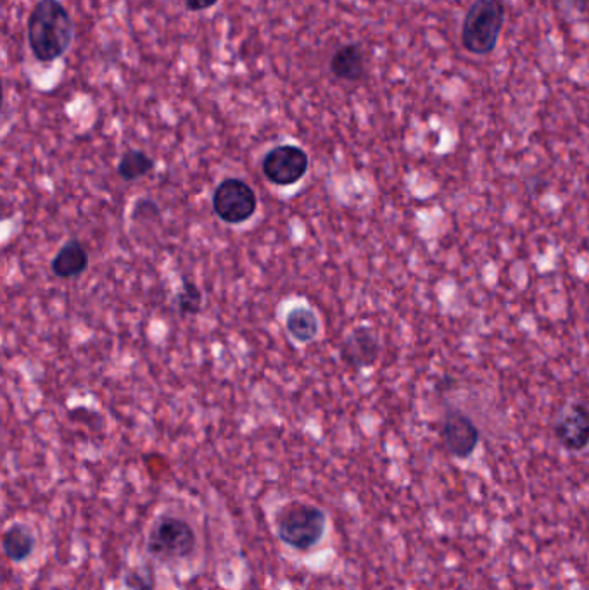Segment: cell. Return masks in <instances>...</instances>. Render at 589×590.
<instances>
[{"mask_svg": "<svg viewBox=\"0 0 589 590\" xmlns=\"http://www.w3.org/2000/svg\"><path fill=\"white\" fill-rule=\"evenodd\" d=\"M88 262H90V258H88L84 244L73 238L58 250L54 259H52L51 270L58 279H76L79 274L85 273Z\"/></svg>", "mask_w": 589, "mask_h": 590, "instance_id": "cell-11", "label": "cell"}, {"mask_svg": "<svg viewBox=\"0 0 589 590\" xmlns=\"http://www.w3.org/2000/svg\"><path fill=\"white\" fill-rule=\"evenodd\" d=\"M220 0H182V4L185 5L191 13H203L208 9L214 8Z\"/></svg>", "mask_w": 589, "mask_h": 590, "instance_id": "cell-18", "label": "cell"}, {"mask_svg": "<svg viewBox=\"0 0 589 590\" xmlns=\"http://www.w3.org/2000/svg\"><path fill=\"white\" fill-rule=\"evenodd\" d=\"M505 22L502 0H476L462 26V46L470 54L488 56L496 49Z\"/></svg>", "mask_w": 589, "mask_h": 590, "instance_id": "cell-3", "label": "cell"}, {"mask_svg": "<svg viewBox=\"0 0 589 590\" xmlns=\"http://www.w3.org/2000/svg\"><path fill=\"white\" fill-rule=\"evenodd\" d=\"M159 214H161L159 206L156 205L155 200L147 199V197L138 199L134 205V209H132V220L135 221L158 220Z\"/></svg>", "mask_w": 589, "mask_h": 590, "instance_id": "cell-17", "label": "cell"}, {"mask_svg": "<svg viewBox=\"0 0 589 590\" xmlns=\"http://www.w3.org/2000/svg\"><path fill=\"white\" fill-rule=\"evenodd\" d=\"M277 536L289 548L308 553L326 536L327 516L314 504L294 501L282 507L275 520Z\"/></svg>", "mask_w": 589, "mask_h": 590, "instance_id": "cell-2", "label": "cell"}, {"mask_svg": "<svg viewBox=\"0 0 589 590\" xmlns=\"http://www.w3.org/2000/svg\"><path fill=\"white\" fill-rule=\"evenodd\" d=\"M258 197L255 188L241 179H225L213 194V211L226 225H243L255 217Z\"/></svg>", "mask_w": 589, "mask_h": 590, "instance_id": "cell-5", "label": "cell"}, {"mask_svg": "<svg viewBox=\"0 0 589 590\" xmlns=\"http://www.w3.org/2000/svg\"><path fill=\"white\" fill-rule=\"evenodd\" d=\"M285 329L294 341L299 344H309L318 337L320 321H318L317 312L314 309L308 306H296L287 312Z\"/></svg>", "mask_w": 589, "mask_h": 590, "instance_id": "cell-13", "label": "cell"}, {"mask_svg": "<svg viewBox=\"0 0 589 590\" xmlns=\"http://www.w3.org/2000/svg\"><path fill=\"white\" fill-rule=\"evenodd\" d=\"M125 586L130 590H156L155 568L149 565L130 569L125 575Z\"/></svg>", "mask_w": 589, "mask_h": 590, "instance_id": "cell-16", "label": "cell"}, {"mask_svg": "<svg viewBox=\"0 0 589 590\" xmlns=\"http://www.w3.org/2000/svg\"><path fill=\"white\" fill-rule=\"evenodd\" d=\"M152 170H155V159L146 155L144 150H126L120 162H118V175L122 176L125 182L144 179Z\"/></svg>", "mask_w": 589, "mask_h": 590, "instance_id": "cell-14", "label": "cell"}, {"mask_svg": "<svg viewBox=\"0 0 589 590\" xmlns=\"http://www.w3.org/2000/svg\"><path fill=\"white\" fill-rule=\"evenodd\" d=\"M565 2H567L568 8L576 9L579 13H586L589 8V0H565Z\"/></svg>", "mask_w": 589, "mask_h": 590, "instance_id": "cell-19", "label": "cell"}, {"mask_svg": "<svg viewBox=\"0 0 589 590\" xmlns=\"http://www.w3.org/2000/svg\"><path fill=\"white\" fill-rule=\"evenodd\" d=\"M197 537L193 527L179 516H159L147 537V553L159 562H180L196 549Z\"/></svg>", "mask_w": 589, "mask_h": 590, "instance_id": "cell-4", "label": "cell"}, {"mask_svg": "<svg viewBox=\"0 0 589 590\" xmlns=\"http://www.w3.org/2000/svg\"><path fill=\"white\" fill-rule=\"evenodd\" d=\"M559 444L570 453H581L589 445V409L585 404L574 403L555 423Z\"/></svg>", "mask_w": 589, "mask_h": 590, "instance_id": "cell-8", "label": "cell"}, {"mask_svg": "<svg viewBox=\"0 0 589 590\" xmlns=\"http://www.w3.org/2000/svg\"><path fill=\"white\" fill-rule=\"evenodd\" d=\"M35 544L37 541H35L34 532L23 524L11 525L2 536V551L9 562H26L34 554Z\"/></svg>", "mask_w": 589, "mask_h": 590, "instance_id": "cell-12", "label": "cell"}, {"mask_svg": "<svg viewBox=\"0 0 589 590\" xmlns=\"http://www.w3.org/2000/svg\"><path fill=\"white\" fill-rule=\"evenodd\" d=\"M441 439L447 453L456 459H468L476 453L481 433L467 415L462 411H447L441 423Z\"/></svg>", "mask_w": 589, "mask_h": 590, "instance_id": "cell-7", "label": "cell"}, {"mask_svg": "<svg viewBox=\"0 0 589 590\" xmlns=\"http://www.w3.org/2000/svg\"><path fill=\"white\" fill-rule=\"evenodd\" d=\"M309 168L306 150L294 144H284L268 150L261 161V173L277 187H291L305 179Z\"/></svg>", "mask_w": 589, "mask_h": 590, "instance_id": "cell-6", "label": "cell"}, {"mask_svg": "<svg viewBox=\"0 0 589 590\" xmlns=\"http://www.w3.org/2000/svg\"><path fill=\"white\" fill-rule=\"evenodd\" d=\"M341 354L347 365L364 370V368L376 365L379 354H381V342L372 329L356 327L344 339Z\"/></svg>", "mask_w": 589, "mask_h": 590, "instance_id": "cell-9", "label": "cell"}, {"mask_svg": "<svg viewBox=\"0 0 589 590\" xmlns=\"http://www.w3.org/2000/svg\"><path fill=\"white\" fill-rule=\"evenodd\" d=\"M179 312L182 317H196L203 309V292L199 291L196 283L188 282L187 279L182 280V288H180L179 297Z\"/></svg>", "mask_w": 589, "mask_h": 590, "instance_id": "cell-15", "label": "cell"}, {"mask_svg": "<svg viewBox=\"0 0 589 590\" xmlns=\"http://www.w3.org/2000/svg\"><path fill=\"white\" fill-rule=\"evenodd\" d=\"M329 70L335 78L343 82H359L367 70L364 50L356 44H344L338 47L329 61Z\"/></svg>", "mask_w": 589, "mask_h": 590, "instance_id": "cell-10", "label": "cell"}, {"mask_svg": "<svg viewBox=\"0 0 589 590\" xmlns=\"http://www.w3.org/2000/svg\"><path fill=\"white\" fill-rule=\"evenodd\" d=\"M26 35L38 63L51 64L72 47L75 26L61 0H37L28 16Z\"/></svg>", "mask_w": 589, "mask_h": 590, "instance_id": "cell-1", "label": "cell"}]
</instances>
